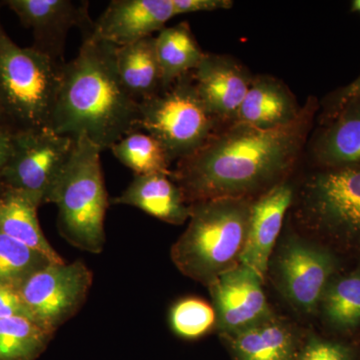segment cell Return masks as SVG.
<instances>
[{"instance_id":"6da1fadb","label":"cell","mask_w":360,"mask_h":360,"mask_svg":"<svg viewBox=\"0 0 360 360\" xmlns=\"http://www.w3.org/2000/svg\"><path fill=\"white\" fill-rule=\"evenodd\" d=\"M321 105L310 96L295 120L272 129L232 122L193 155L177 161L172 179L187 205L217 198L255 200L290 179L304 156Z\"/></svg>"},{"instance_id":"7a4b0ae2","label":"cell","mask_w":360,"mask_h":360,"mask_svg":"<svg viewBox=\"0 0 360 360\" xmlns=\"http://www.w3.org/2000/svg\"><path fill=\"white\" fill-rule=\"evenodd\" d=\"M115 45L82 39L77 56L65 63L49 127L101 151L139 131V103L124 89L116 68Z\"/></svg>"},{"instance_id":"3957f363","label":"cell","mask_w":360,"mask_h":360,"mask_svg":"<svg viewBox=\"0 0 360 360\" xmlns=\"http://www.w3.org/2000/svg\"><path fill=\"white\" fill-rule=\"evenodd\" d=\"M252 201L217 198L191 205L186 229L170 251L177 269L208 286L240 264Z\"/></svg>"},{"instance_id":"277c9868","label":"cell","mask_w":360,"mask_h":360,"mask_svg":"<svg viewBox=\"0 0 360 360\" xmlns=\"http://www.w3.org/2000/svg\"><path fill=\"white\" fill-rule=\"evenodd\" d=\"M292 205L309 238L340 257L360 259V167H314Z\"/></svg>"},{"instance_id":"5b68a950","label":"cell","mask_w":360,"mask_h":360,"mask_svg":"<svg viewBox=\"0 0 360 360\" xmlns=\"http://www.w3.org/2000/svg\"><path fill=\"white\" fill-rule=\"evenodd\" d=\"M101 153L87 137L77 139L72 155L47 200L58 206V225L63 238L90 253H101L105 245L104 220L110 202Z\"/></svg>"},{"instance_id":"8992f818","label":"cell","mask_w":360,"mask_h":360,"mask_svg":"<svg viewBox=\"0 0 360 360\" xmlns=\"http://www.w3.org/2000/svg\"><path fill=\"white\" fill-rule=\"evenodd\" d=\"M65 65H59L32 46L16 44L0 21L2 118L14 129L49 127Z\"/></svg>"},{"instance_id":"52a82bcc","label":"cell","mask_w":360,"mask_h":360,"mask_svg":"<svg viewBox=\"0 0 360 360\" xmlns=\"http://www.w3.org/2000/svg\"><path fill=\"white\" fill-rule=\"evenodd\" d=\"M191 73L139 103V131L160 142L172 163L193 155L221 129L201 101Z\"/></svg>"},{"instance_id":"ba28073f","label":"cell","mask_w":360,"mask_h":360,"mask_svg":"<svg viewBox=\"0 0 360 360\" xmlns=\"http://www.w3.org/2000/svg\"><path fill=\"white\" fill-rule=\"evenodd\" d=\"M341 270L335 251L309 236L288 232L274 248L267 274L295 311L314 315L329 281Z\"/></svg>"},{"instance_id":"9c48e42d","label":"cell","mask_w":360,"mask_h":360,"mask_svg":"<svg viewBox=\"0 0 360 360\" xmlns=\"http://www.w3.org/2000/svg\"><path fill=\"white\" fill-rule=\"evenodd\" d=\"M75 142L51 127L15 129L13 153L0 172V184L32 194L41 205L47 203Z\"/></svg>"},{"instance_id":"30bf717a","label":"cell","mask_w":360,"mask_h":360,"mask_svg":"<svg viewBox=\"0 0 360 360\" xmlns=\"http://www.w3.org/2000/svg\"><path fill=\"white\" fill-rule=\"evenodd\" d=\"M94 283L82 262H51L18 286L28 319L53 335L79 311Z\"/></svg>"},{"instance_id":"8fae6325","label":"cell","mask_w":360,"mask_h":360,"mask_svg":"<svg viewBox=\"0 0 360 360\" xmlns=\"http://www.w3.org/2000/svg\"><path fill=\"white\" fill-rule=\"evenodd\" d=\"M20 18L21 25L32 30L33 49L52 60L65 65L68 32L77 27L82 39L94 30L89 1L73 0H6L2 2Z\"/></svg>"},{"instance_id":"7c38bea8","label":"cell","mask_w":360,"mask_h":360,"mask_svg":"<svg viewBox=\"0 0 360 360\" xmlns=\"http://www.w3.org/2000/svg\"><path fill=\"white\" fill-rule=\"evenodd\" d=\"M264 279L240 264L207 286L219 335L250 328L274 314L264 290Z\"/></svg>"},{"instance_id":"4fadbf2b","label":"cell","mask_w":360,"mask_h":360,"mask_svg":"<svg viewBox=\"0 0 360 360\" xmlns=\"http://www.w3.org/2000/svg\"><path fill=\"white\" fill-rule=\"evenodd\" d=\"M191 75L201 101L220 127L234 122L252 82L250 70L231 56L205 53Z\"/></svg>"},{"instance_id":"5bb4252c","label":"cell","mask_w":360,"mask_h":360,"mask_svg":"<svg viewBox=\"0 0 360 360\" xmlns=\"http://www.w3.org/2000/svg\"><path fill=\"white\" fill-rule=\"evenodd\" d=\"M174 16L172 0H113L87 39L125 46L160 32Z\"/></svg>"},{"instance_id":"9a60e30c","label":"cell","mask_w":360,"mask_h":360,"mask_svg":"<svg viewBox=\"0 0 360 360\" xmlns=\"http://www.w3.org/2000/svg\"><path fill=\"white\" fill-rule=\"evenodd\" d=\"M295 193V187L286 180L258 196L251 205L248 238L240 264L250 267L264 279Z\"/></svg>"},{"instance_id":"2e32d148","label":"cell","mask_w":360,"mask_h":360,"mask_svg":"<svg viewBox=\"0 0 360 360\" xmlns=\"http://www.w3.org/2000/svg\"><path fill=\"white\" fill-rule=\"evenodd\" d=\"M321 120L307 146L314 167H360V96Z\"/></svg>"},{"instance_id":"e0dca14e","label":"cell","mask_w":360,"mask_h":360,"mask_svg":"<svg viewBox=\"0 0 360 360\" xmlns=\"http://www.w3.org/2000/svg\"><path fill=\"white\" fill-rule=\"evenodd\" d=\"M219 336L232 360H296L304 338L276 314L250 328Z\"/></svg>"},{"instance_id":"ac0fdd59","label":"cell","mask_w":360,"mask_h":360,"mask_svg":"<svg viewBox=\"0 0 360 360\" xmlns=\"http://www.w3.org/2000/svg\"><path fill=\"white\" fill-rule=\"evenodd\" d=\"M111 203L139 208L161 221L174 225L188 221L191 214V205L184 200L172 175L162 174L134 175L129 186Z\"/></svg>"},{"instance_id":"d6986e66","label":"cell","mask_w":360,"mask_h":360,"mask_svg":"<svg viewBox=\"0 0 360 360\" xmlns=\"http://www.w3.org/2000/svg\"><path fill=\"white\" fill-rule=\"evenodd\" d=\"M302 108L283 82L270 75H257L253 77L234 122L260 129H276L295 120Z\"/></svg>"},{"instance_id":"ffe728a7","label":"cell","mask_w":360,"mask_h":360,"mask_svg":"<svg viewBox=\"0 0 360 360\" xmlns=\"http://www.w3.org/2000/svg\"><path fill=\"white\" fill-rule=\"evenodd\" d=\"M40 205L32 194L4 186L0 191V232L39 251L52 262H63L41 231L37 217Z\"/></svg>"},{"instance_id":"44dd1931","label":"cell","mask_w":360,"mask_h":360,"mask_svg":"<svg viewBox=\"0 0 360 360\" xmlns=\"http://www.w3.org/2000/svg\"><path fill=\"white\" fill-rule=\"evenodd\" d=\"M116 68L123 86L139 103L163 90L155 37L117 47Z\"/></svg>"},{"instance_id":"7402d4cb","label":"cell","mask_w":360,"mask_h":360,"mask_svg":"<svg viewBox=\"0 0 360 360\" xmlns=\"http://www.w3.org/2000/svg\"><path fill=\"white\" fill-rule=\"evenodd\" d=\"M330 330L352 335L360 329V266L341 271L329 281L319 311Z\"/></svg>"},{"instance_id":"603a6c76","label":"cell","mask_w":360,"mask_h":360,"mask_svg":"<svg viewBox=\"0 0 360 360\" xmlns=\"http://www.w3.org/2000/svg\"><path fill=\"white\" fill-rule=\"evenodd\" d=\"M155 37L163 89L195 70L205 56L187 22L165 27Z\"/></svg>"},{"instance_id":"cb8c5ba5","label":"cell","mask_w":360,"mask_h":360,"mask_svg":"<svg viewBox=\"0 0 360 360\" xmlns=\"http://www.w3.org/2000/svg\"><path fill=\"white\" fill-rule=\"evenodd\" d=\"M52 335L25 316L0 319V360H37Z\"/></svg>"},{"instance_id":"d4e9b609","label":"cell","mask_w":360,"mask_h":360,"mask_svg":"<svg viewBox=\"0 0 360 360\" xmlns=\"http://www.w3.org/2000/svg\"><path fill=\"white\" fill-rule=\"evenodd\" d=\"M111 153L134 175L162 174L172 175V163L165 149L151 135L143 131L132 132L116 142Z\"/></svg>"},{"instance_id":"484cf974","label":"cell","mask_w":360,"mask_h":360,"mask_svg":"<svg viewBox=\"0 0 360 360\" xmlns=\"http://www.w3.org/2000/svg\"><path fill=\"white\" fill-rule=\"evenodd\" d=\"M51 262L39 251L0 232V283L18 288L25 279Z\"/></svg>"},{"instance_id":"4316f807","label":"cell","mask_w":360,"mask_h":360,"mask_svg":"<svg viewBox=\"0 0 360 360\" xmlns=\"http://www.w3.org/2000/svg\"><path fill=\"white\" fill-rule=\"evenodd\" d=\"M169 322L175 335L184 340H198L215 329L217 316L212 304L200 298L187 297L174 303Z\"/></svg>"},{"instance_id":"83f0119b","label":"cell","mask_w":360,"mask_h":360,"mask_svg":"<svg viewBox=\"0 0 360 360\" xmlns=\"http://www.w3.org/2000/svg\"><path fill=\"white\" fill-rule=\"evenodd\" d=\"M296 360H359L354 345L309 333L303 338Z\"/></svg>"},{"instance_id":"f1b7e54d","label":"cell","mask_w":360,"mask_h":360,"mask_svg":"<svg viewBox=\"0 0 360 360\" xmlns=\"http://www.w3.org/2000/svg\"><path fill=\"white\" fill-rule=\"evenodd\" d=\"M14 316L28 319L20 292L15 286L0 283V319Z\"/></svg>"},{"instance_id":"f546056e","label":"cell","mask_w":360,"mask_h":360,"mask_svg":"<svg viewBox=\"0 0 360 360\" xmlns=\"http://www.w3.org/2000/svg\"><path fill=\"white\" fill-rule=\"evenodd\" d=\"M175 15L196 13H212L231 9V0H172Z\"/></svg>"},{"instance_id":"4dcf8cb0","label":"cell","mask_w":360,"mask_h":360,"mask_svg":"<svg viewBox=\"0 0 360 360\" xmlns=\"http://www.w3.org/2000/svg\"><path fill=\"white\" fill-rule=\"evenodd\" d=\"M360 96V75L354 82L347 85V86L342 87L338 89V91L333 92V94L329 96L328 98L324 101L323 113L321 117H328L335 112L336 110H340L341 106L345 103H347L350 99Z\"/></svg>"},{"instance_id":"1f68e13d","label":"cell","mask_w":360,"mask_h":360,"mask_svg":"<svg viewBox=\"0 0 360 360\" xmlns=\"http://www.w3.org/2000/svg\"><path fill=\"white\" fill-rule=\"evenodd\" d=\"M14 131L15 129L11 125L0 120V172L13 153Z\"/></svg>"},{"instance_id":"d6a6232c","label":"cell","mask_w":360,"mask_h":360,"mask_svg":"<svg viewBox=\"0 0 360 360\" xmlns=\"http://www.w3.org/2000/svg\"><path fill=\"white\" fill-rule=\"evenodd\" d=\"M352 11L355 13H360V0H354L352 2Z\"/></svg>"},{"instance_id":"836d02e7","label":"cell","mask_w":360,"mask_h":360,"mask_svg":"<svg viewBox=\"0 0 360 360\" xmlns=\"http://www.w3.org/2000/svg\"><path fill=\"white\" fill-rule=\"evenodd\" d=\"M2 188H4V186H2L1 184H0V191H1Z\"/></svg>"},{"instance_id":"e575fe53","label":"cell","mask_w":360,"mask_h":360,"mask_svg":"<svg viewBox=\"0 0 360 360\" xmlns=\"http://www.w3.org/2000/svg\"><path fill=\"white\" fill-rule=\"evenodd\" d=\"M0 120H4V118H2L1 115H0ZM4 122H6V120H4Z\"/></svg>"}]
</instances>
